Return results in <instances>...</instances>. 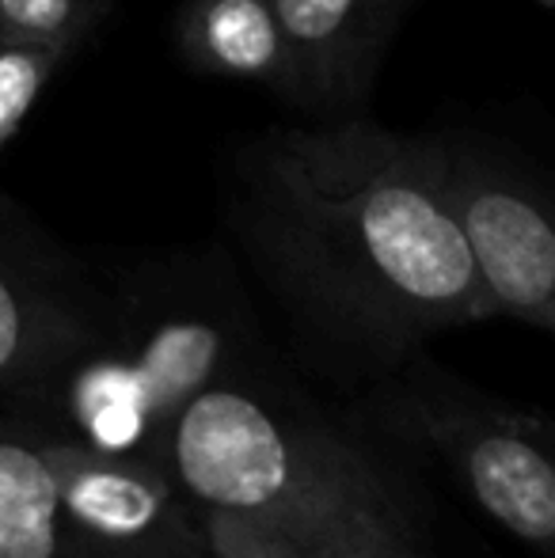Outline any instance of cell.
I'll use <instances>...</instances> for the list:
<instances>
[{"label": "cell", "mask_w": 555, "mask_h": 558, "mask_svg": "<svg viewBox=\"0 0 555 558\" xmlns=\"http://www.w3.org/2000/svg\"><path fill=\"white\" fill-rule=\"evenodd\" d=\"M225 221L297 338L354 373L491 319L426 137L362 114L267 130L232 156Z\"/></svg>", "instance_id": "cell-1"}, {"label": "cell", "mask_w": 555, "mask_h": 558, "mask_svg": "<svg viewBox=\"0 0 555 558\" xmlns=\"http://www.w3.org/2000/svg\"><path fill=\"white\" fill-rule=\"evenodd\" d=\"M260 353V316L221 247L104 281L81 331L0 411L46 441L160 463L176 418Z\"/></svg>", "instance_id": "cell-2"}, {"label": "cell", "mask_w": 555, "mask_h": 558, "mask_svg": "<svg viewBox=\"0 0 555 558\" xmlns=\"http://www.w3.org/2000/svg\"><path fill=\"white\" fill-rule=\"evenodd\" d=\"M160 468L198 509L316 544L426 555L400 471L255 361L179 414Z\"/></svg>", "instance_id": "cell-3"}, {"label": "cell", "mask_w": 555, "mask_h": 558, "mask_svg": "<svg viewBox=\"0 0 555 558\" xmlns=\"http://www.w3.org/2000/svg\"><path fill=\"white\" fill-rule=\"evenodd\" d=\"M370 422L403 448L426 452L498 529L533 551L555 544L552 426L518 411L422 353L373 376Z\"/></svg>", "instance_id": "cell-4"}, {"label": "cell", "mask_w": 555, "mask_h": 558, "mask_svg": "<svg viewBox=\"0 0 555 558\" xmlns=\"http://www.w3.org/2000/svg\"><path fill=\"white\" fill-rule=\"evenodd\" d=\"M430 171L457 225L491 319L555 327V221L548 194L495 141L430 133Z\"/></svg>", "instance_id": "cell-5"}, {"label": "cell", "mask_w": 555, "mask_h": 558, "mask_svg": "<svg viewBox=\"0 0 555 558\" xmlns=\"http://www.w3.org/2000/svg\"><path fill=\"white\" fill-rule=\"evenodd\" d=\"M61 517L111 558H214L191 506L153 460L46 441Z\"/></svg>", "instance_id": "cell-6"}, {"label": "cell", "mask_w": 555, "mask_h": 558, "mask_svg": "<svg viewBox=\"0 0 555 558\" xmlns=\"http://www.w3.org/2000/svg\"><path fill=\"white\" fill-rule=\"evenodd\" d=\"M104 278L0 194V407L88 319Z\"/></svg>", "instance_id": "cell-7"}, {"label": "cell", "mask_w": 555, "mask_h": 558, "mask_svg": "<svg viewBox=\"0 0 555 558\" xmlns=\"http://www.w3.org/2000/svg\"><path fill=\"white\" fill-rule=\"evenodd\" d=\"M415 0H270L297 76L301 111L362 114Z\"/></svg>", "instance_id": "cell-8"}, {"label": "cell", "mask_w": 555, "mask_h": 558, "mask_svg": "<svg viewBox=\"0 0 555 558\" xmlns=\"http://www.w3.org/2000/svg\"><path fill=\"white\" fill-rule=\"evenodd\" d=\"M176 43L194 73L263 84L301 107V76L270 0H183Z\"/></svg>", "instance_id": "cell-9"}, {"label": "cell", "mask_w": 555, "mask_h": 558, "mask_svg": "<svg viewBox=\"0 0 555 558\" xmlns=\"http://www.w3.org/2000/svg\"><path fill=\"white\" fill-rule=\"evenodd\" d=\"M0 558H111L61 517L46 445L0 414Z\"/></svg>", "instance_id": "cell-10"}, {"label": "cell", "mask_w": 555, "mask_h": 558, "mask_svg": "<svg viewBox=\"0 0 555 558\" xmlns=\"http://www.w3.org/2000/svg\"><path fill=\"white\" fill-rule=\"evenodd\" d=\"M114 0H0V43L76 46L99 27Z\"/></svg>", "instance_id": "cell-11"}, {"label": "cell", "mask_w": 555, "mask_h": 558, "mask_svg": "<svg viewBox=\"0 0 555 558\" xmlns=\"http://www.w3.org/2000/svg\"><path fill=\"white\" fill-rule=\"evenodd\" d=\"M198 517L214 558H430V555H388V551H365V547L316 544V539L260 529V524L217 513V509H198Z\"/></svg>", "instance_id": "cell-12"}, {"label": "cell", "mask_w": 555, "mask_h": 558, "mask_svg": "<svg viewBox=\"0 0 555 558\" xmlns=\"http://www.w3.org/2000/svg\"><path fill=\"white\" fill-rule=\"evenodd\" d=\"M73 58L61 46H35V43H0V153L12 145L23 130L27 114L38 107L46 84L53 81L65 61Z\"/></svg>", "instance_id": "cell-13"}, {"label": "cell", "mask_w": 555, "mask_h": 558, "mask_svg": "<svg viewBox=\"0 0 555 558\" xmlns=\"http://www.w3.org/2000/svg\"><path fill=\"white\" fill-rule=\"evenodd\" d=\"M536 4H541V8H555V0H536Z\"/></svg>", "instance_id": "cell-14"}]
</instances>
